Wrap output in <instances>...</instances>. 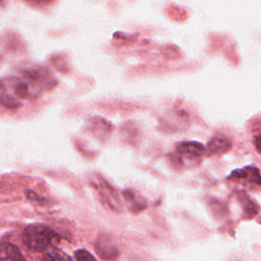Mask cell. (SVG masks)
<instances>
[{
    "label": "cell",
    "mask_w": 261,
    "mask_h": 261,
    "mask_svg": "<svg viewBox=\"0 0 261 261\" xmlns=\"http://www.w3.org/2000/svg\"><path fill=\"white\" fill-rule=\"evenodd\" d=\"M175 150L179 157L190 161H194L196 163L206 152V148L204 147V145L195 141L181 142L177 145Z\"/></svg>",
    "instance_id": "3957f363"
},
{
    "label": "cell",
    "mask_w": 261,
    "mask_h": 261,
    "mask_svg": "<svg viewBox=\"0 0 261 261\" xmlns=\"http://www.w3.org/2000/svg\"><path fill=\"white\" fill-rule=\"evenodd\" d=\"M44 260H54V261H57V260H71L72 258L66 254H64L62 251L60 250H53V251H50L48 253L45 254V256L43 257Z\"/></svg>",
    "instance_id": "9c48e42d"
},
{
    "label": "cell",
    "mask_w": 261,
    "mask_h": 261,
    "mask_svg": "<svg viewBox=\"0 0 261 261\" xmlns=\"http://www.w3.org/2000/svg\"><path fill=\"white\" fill-rule=\"evenodd\" d=\"M253 144H254L256 150L258 151V153L261 155V133H259V134L254 136Z\"/></svg>",
    "instance_id": "7c38bea8"
},
{
    "label": "cell",
    "mask_w": 261,
    "mask_h": 261,
    "mask_svg": "<svg viewBox=\"0 0 261 261\" xmlns=\"http://www.w3.org/2000/svg\"><path fill=\"white\" fill-rule=\"evenodd\" d=\"M23 259V255L15 245L8 242L0 243V260L17 261Z\"/></svg>",
    "instance_id": "52a82bcc"
},
{
    "label": "cell",
    "mask_w": 261,
    "mask_h": 261,
    "mask_svg": "<svg viewBox=\"0 0 261 261\" xmlns=\"http://www.w3.org/2000/svg\"><path fill=\"white\" fill-rule=\"evenodd\" d=\"M231 149V142L225 138H212L207 144L208 155H221Z\"/></svg>",
    "instance_id": "8992f818"
},
{
    "label": "cell",
    "mask_w": 261,
    "mask_h": 261,
    "mask_svg": "<svg viewBox=\"0 0 261 261\" xmlns=\"http://www.w3.org/2000/svg\"><path fill=\"white\" fill-rule=\"evenodd\" d=\"M0 106L6 107V108H9V109L18 108V107L21 106V103L19 101H17L13 97H11L10 95L5 93L4 85L1 81H0Z\"/></svg>",
    "instance_id": "ba28073f"
},
{
    "label": "cell",
    "mask_w": 261,
    "mask_h": 261,
    "mask_svg": "<svg viewBox=\"0 0 261 261\" xmlns=\"http://www.w3.org/2000/svg\"><path fill=\"white\" fill-rule=\"evenodd\" d=\"M29 87L25 83H17L14 87V94L17 98L24 99L29 96Z\"/></svg>",
    "instance_id": "30bf717a"
},
{
    "label": "cell",
    "mask_w": 261,
    "mask_h": 261,
    "mask_svg": "<svg viewBox=\"0 0 261 261\" xmlns=\"http://www.w3.org/2000/svg\"><path fill=\"white\" fill-rule=\"evenodd\" d=\"M74 259H76L77 261H95L96 258L87 250H77L74 252Z\"/></svg>",
    "instance_id": "8fae6325"
},
{
    "label": "cell",
    "mask_w": 261,
    "mask_h": 261,
    "mask_svg": "<svg viewBox=\"0 0 261 261\" xmlns=\"http://www.w3.org/2000/svg\"><path fill=\"white\" fill-rule=\"evenodd\" d=\"M231 180H243L249 184L261 186V173L257 167L246 166L241 169H236L227 177Z\"/></svg>",
    "instance_id": "277c9868"
},
{
    "label": "cell",
    "mask_w": 261,
    "mask_h": 261,
    "mask_svg": "<svg viewBox=\"0 0 261 261\" xmlns=\"http://www.w3.org/2000/svg\"><path fill=\"white\" fill-rule=\"evenodd\" d=\"M95 251L101 259L114 260L119 256V250L114 241L106 236L101 234L97 238L95 243Z\"/></svg>",
    "instance_id": "7a4b0ae2"
},
{
    "label": "cell",
    "mask_w": 261,
    "mask_h": 261,
    "mask_svg": "<svg viewBox=\"0 0 261 261\" xmlns=\"http://www.w3.org/2000/svg\"><path fill=\"white\" fill-rule=\"evenodd\" d=\"M60 237L49 226L42 223L28 225L21 233L22 243L33 252H45Z\"/></svg>",
    "instance_id": "6da1fadb"
},
{
    "label": "cell",
    "mask_w": 261,
    "mask_h": 261,
    "mask_svg": "<svg viewBox=\"0 0 261 261\" xmlns=\"http://www.w3.org/2000/svg\"><path fill=\"white\" fill-rule=\"evenodd\" d=\"M124 199L128 203V208L133 213H139L140 211L144 210L147 207L146 200L139 195L136 191H133L130 189H126L122 192Z\"/></svg>",
    "instance_id": "5b68a950"
}]
</instances>
